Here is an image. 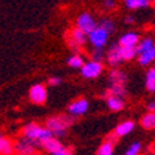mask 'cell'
<instances>
[{
    "label": "cell",
    "mask_w": 155,
    "mask_h": 155,
    "mask_svg": "<svg viewBox=\"0 0 155 155\" xmlns=\"http://www.w3.org/2000/svg\"><path fill=\"white\" fill-rule=\"evenodd\" d=\"M148 109H150V112H154V109H155V102L151 101L150 104H148Z\"/></svg>",
    "instance_id": "cell-31"
},
{
    "label": "cell",
    "mask_w": 155,
    "mask_h": 155,
    "mask_svg": "<svg viewBox=\"0 0 155 155\" xmlns=\"http://www.w3.org/2000/svg\"><path fill=\"white\" fill-rule=\"evenodd\" d=\"M14 151L17 152V154H21V155L35 154L36 152V144L32 143L31 140H28V138L22 137L21 140H18L17 144L14 145Z\"/></svg>",
    "instance_id": "cell-7"
},
{
    "label": "cell",
    "mask_w": 155,
    "mask_h": 155,
    "mask_svg": "<svg viewBox=\"0 0 155 155\" xmlns=\"http://www.w3.org/2000/svg\"><path fill=\"white\" fill-rule=\"evenodd\" d=\"M53 134H52V131L49 129H43V127L38 126V124H35V123H31V124H28V126L24 129V137L28 138V140H31L32 143H35L36 145L41 144V141L46 140V138L52 137Z\"/></svg>",
    "instance_id": "cell-2"
},
{
    "label": "cell",
    "mask_w": 155,
    "mask_h": 155,
    "mask_svg": "<svg viewBox=\"0 0 155 155\" xmlns=\"http://www.w3.org/2000/svg\"><path fill=\"white\" fill-rule=\"evenodd\" d=\"M141 126L144 127V129H147V130L154 129V126H155L154 112H150V113H147V115H144L143 117H141Z\"/></svg>",
    "instance_id": "cell-21"
},
{
    "label": "cell",
    "mask_w": 155,
    "mask_h": 155,
    "mask_svg": "<svg viewBox=\"0 0 155 155\" xmlns=\"http://www.w3.org/2000/svg\"><path fill=\"white\" fill-rule=\"evenodd\" d=\"M134 127H136L134 122H131V120H127V122L120 123L119 126L115 129V133H113V134H115L116 137H124V136H127V134H130L131 131H133Z\"/></svg>",
    "instance_id": "cell-12"
},
{
    "label": "cell",
    "mask_w": 155,
    "mask_h": 155,
    "mask_svg": "<svg viewBox=\"0 0 155 155\" xmlns=\"http://www.w3.org/2000/svg\"><path fill=\"white\" fill-rule=\"evenodd\" d=\"M104 58V51H102V49H95L94 52H92V59H94V60H101V59Z\"/></svg>",
    "instance_id": "cell-27"
},
{
    "label": "cell",
    "mask_w": 155,
    "mask_h": 155,
    "mask_svg": "<svg viewBox=\"0 0 155 155\" xmlns=\"http://www.w3.org/2000/svg\"><path fill=\"white\" fill-rule=\"evenodd\" d=\"M41 148H43L46 152L52 155H70L73 154V150H69V148H66L64 145H61V143L58 140V138H54L53 136L46 140L41 141L39 144Z\"/></svg>",
    "instance_id": "cell-3"
},
{
    "label": "cell",
    "mask_w": 155,
    "mask_h": 155,
    "mask_svg": "<svg viewBox=\"0 0 155 155\" xmlns=\"http://www.w3.org/2000/svg\"><path fill=\"white\" fill-rule=\"evenodd\" d=\"M95 27H97V22H95V20L88 13H83L77 18V28H80L83 32L90 34Z\"/></svg>",
    "instance_id": "cell-8"
},
{
    "label": "cell",
    "mask_w": 155,
    "mask_h": 155,
    "mask_svg": "<svg viewBox=\"0 0 155 155\" xmlns=\"http://www.w3.org/2000/svg\"><path fill=\"white\" fill-rule=\"evenodd\" d=\"M119 46H120V45H119ZM120 56H122L123 61L134 59L136 56H137L136 46H120Z\"/></svg>",
    "instance_id": "cell-19"
},
{
    "label": "cell",
    "mask_w": 155,
    "mask_h": 155,
    "mask_svg": "<svg viewBox=\"0 0 155 155\" xmlns=\"http://www.w3.org/2000/svg\"><path fill=\"white\" fill-rule=\"evenodd\" d=\"M80 69H81V76H83L84 78L92 80V78H97V77L101 74L104 67H102L101 61L92 60V61H88V63H84Z\"/></svg>",
    "instance_id": "cell-5"
},
{
    "label": "cell",
    "mask_w": 155,
    "mask_h": 155,
    "mask_svg": "<svg viewBox=\"0 0 155 155\" xmlns=\"http://www.w3.org/2000/svg\"><path fill=\"white\" fill-rule=\"evenodd\" d=\"M140 41V36L136 32H127L120 38L119 45L120 46H136L137 42Z\"/></svg>",
    "instance_id": "cell-14"
},
{
    "label": "cell",
    "mask_w": 155,
    "mask_h": 155,
    "mask_svg": "<svg viewBox=\"0 0 155 155\" xmlns=\"http://www.w3.org/2000/svg\"><path fill=\"white\" fill-rule=\"evenodd\" d=\"M67 64H69L70 67H73V69H80V67L84 64V59H83V56H80V54L74 53L73 56H70V58H69Z\"/></svg>",
    "instance_id": "cell-24"
},
{
    "label": "cell",
    "mask_w": 155,
    "mask_h": 155,
    "mask_svg": "<svg viewBox=\"0 0 155 155\" xmlns=\"http://www.w3.org/2000/svg\"><path fill=\"white\" fill-rule=\"evenodd\" d=\"M88 110V101L87 99H77L69 106V113L73 116H81Z\"/></svg>",
    "instance_id": "cell-11"
},
{
    "label": "cell",
    "mask_w": 155,
    "mask_h": 155,
    "mask_svg": "<svg viewBox=\"0 0 155 155\" xmlns=\"http://www.w3.org/2000/svg\"><path fill=\"white\" fill-rule=\"evenodd\" d=\"M136 46H137L136 51H137V54H138V53H141V52L148 51L150 48L154 46V41H152L151 38H145V39H143V41H138Z\"/></svg>",
    "instance_id": "cell-23"
},
{
    "label": "cell",
    "mask_w": 155,
    "mask_h": 155,
    "mask_svg": "<svg viewBox=\"0 0 155 155\" xmlns=\"http://www.w3.org/2000/svg\"><path fill=\"white\" fill-rule=\"evenodd\" d=\"M124 4L130 10H138V8L148 7L151 3H150V0H126Z\"/></svg>",
    "instance_id": "cell-20"
},
{
    "label": "cell",
    "mask_w": 155,
    "mask_h": 155,
    "mask_svg": "<svg viewBox=\"0 0 155 155\" xmlns=\"http://www.w3.org/2000/svg\"><path fill=\"white\" fill-rule=\"evenodd\" d=\"M140 151H141V143L136 141V143H133V144L126 150V155H137Z\"/></svg>",
    "instance_id": "cell-25"
},
{
    "label": "cell",
    "mask_w": 155,
    "mask_h": 155,
    "mask_svg": "<svg viewBox=\"0 0 155 155\" xmlns=\"http://www.w3.org/2000/svg\"><path fill=\"white\" fill-rule=\"evenodd\" d=\"M60 83H61V80L59 78V77H51V78L48 80V84H49V85H52V87L59 85Z\"/></svg>",
    "instance_id": "cell-28"
},
{
    "label": "cell",
    "mask_w": 155,
    "mask_h": 155,
    "mask_svg": "<svg viewBox=\"0 0 155 155\" xmlns=\"http://www.w3.org/2000/svg\"><path fill=\"white\" fill-rule=\"evenodd\" d=\"M109 83L110 84H124L126 85V74L120 70H112L109 74Z\"/></svg>",
    "instance_id": "cell-18"
},
{
    "label": "cell",
    "mask_w": 155,
    "mask_h": 155,
    "mask_svg": "<svg viewBox=\"0 0 155 155\" xmlns=\"http://www.w3.org/2000/svg\"><path fill=\"white\" fill-rule=\"evenodd\" d=\"M76 122V116L66 115L60 117H49L46 120L48 129L52 131L53 137H64L67 133V129Z\"/></svg>",
    "instance_id": "cell-1"
},
{
    "label": "cell",
    "mask_w": 155,
    "mask_h": 155,
    "mask_svg": "<svg viewBox=\"0 0 155 155\" xmlns=\"http://www.w3.org/2000/svg\"><path fill=\"white\" fill-rule=\"evenodd\" d=\"M134 21H136V20H134V17H131V15L124 18V22H126V24H134Z\"/></svg>",
    "instance_id": "cell-30"
},
{
    "label": "cell",
    "mask_w": 155,
    "mask_h": 155,
    "mask_svg": "<svg viewBox=\"0 0 155 155\" xmlns=\"http://www.w3.org/2000/svg\"><path fill=\"white\" fill-rule=\"evenodd\" d=\"M87 35H88V39H90L91 45H92L95 49H102V48L106 45V42H108L109 32L105 31L102 27L97 25L90 34H87Z\"/></svg>",
    "instance_id": "cell-4"
},
{
    "label": "cell",
    "mask_w": 155,
    "mask_h": 155,
    "mask_svg": "<svg viewBox=\"0 0 155 155\" xmlns=\"http://www.w3.org/2000/svg\"><path fill=\"white\" fill-rule=\"evenodd\" d=\"M104 6H105L106 8H115L116 3H115V0H105Z\"/></svg>",
    "instance_id": "cell-29"
},
{
    "label": "cell",
    "mask_w": 155,
    "mask_h": 155,
    "mask_svg": "<svg viewBox=\"0 0 155 155\" xmlns=\"http://www.w3.org/2000/svg\"><path fill=\"white\" fill-rule=\"evenodd\" d=\"M29 99L36 105H42L48 99V91L46 87L42 84H36L29 90Z\"/></svg>",
    "instance_id": "cell-6"
},
{
    "label": "cell",
    "mask_w": 155,
    "mask_h": 155,
    "mask_svg": "<svg viewBox=\"0 0 155 155\" xmlns=\"http://www.w3.org/2000/svg\"><path fill=\"white\" fill-rule=\"evenodd\" d=\"M113 148H115V143L112 140V136H109V138L106 141H104L99 147V150L97 151L98 155H112Z\"/></svg>",
    "instance_id": "cell-17"
},
{
    "label": "cell",
    "mask_w": 155,
    "mask_h": 155,
    "mask_svg": "<svg viewBox=\"0 0 155 155\" xmlns=\"http://www.w3.org/2000/svg\"><path fill=\"white\" fill-rule=\"evenodd\" d=\"M106 59H108V63L112 67H116V66H119L120 63L123 61L122 56H120V46L119 45H112V46L109 48L108 53H106Z\"/></svg>",
    "instance_id": "cell-9"
},
{
    "label": "cell",
    "mask_w": 155,
    "mask_h": 155,
    "mask_svg": "<svg viewBox=\"0 0 155 155\" xmlns=\"http://www.w3.org/2000/svg\"><path fill=\"white\" fill-rule=\"evenodd\" d=\"M154 58H155V48L152 46V48H150L148 51H144V52H141V53H138V63H140L141 66H148L154 60Z\"/></svg>",
    "instance_id": "cell-16"
},
{
    "label": "cell",
    "mask_w": 155,
    "mask_h": 155,
    "mask_svg": "<svg viewBox=\"0 0 155 155\" xmlns=\"http://www.w3.org/2000/svg\"><path fill=\"white\" fill-rule=\"evenodd\" d=\"M106 104H108L109 109L113 110V112H119L124 108V101L122 99V97H117V95H110L106 99Z\"/></svg>",
    "instance_id": "cell-13"
},
{
    "label": "cell",
    "mask_w": 155,
    "mask_h": 155,
    "mask_svg": "<svg viewBox=\"0 0 155 155\" xmlns=\"http://www.w3.org/2000/svg\"><path fill=\"white\" fill-rule=\"evenodd\" d=\"M87 41V34L83 32L80 28H74L71 31V39H70V45H71L73 51L77 53V49L78 48L77 46H81V45H84Z\"/></svg>",
    "instance_id": "cell-10"
},
{
    "label": "cell",
    "mask_w": 155,
    "mask_h": 155,
    "mask_svg": "<svg viewBox=\"0 0 155 155\" xmlns=\"http://www.w3.org/2000/svg\"><path fill=\"white\" fill-rule=\"evenodd\" d=\"M14 152V144L8 137L0 134V154H13Z\"/></svg>",
    "instance_id": "cell-15"
},
{
    "label": "cell",
    "mask_w": 155,
    "mask_h": 155,
    "mask_svg": "<svg viewBox=\"0 0 155 155\" xmlns=\"http://www.w3.org/2000/svg\"><path fill=\"white\" fill-rule=\"evenodd\" d=\"M99 27H102V28H104L105 31H108L109 34H112L113 31H115V24H113L110 20H104V21L99 24Z\"/></svg>",
    "instance_id": "cell-26"
},
{
    "label": "cell",
    "mask_w": 155,
    "mask_h": 155,
    "mask_svg": "<svg viewBox=\"0 0 155 155\" xmlns=\"http://www.w3.org/2000/svg\"><path fill=\"white\" fill-rule=\"evenodd\" d=\"M145 87L150 92L155 91V69H150L145 76Z\"/></svg>",
    "instance_id": "cell-22"
}]
</instances>
